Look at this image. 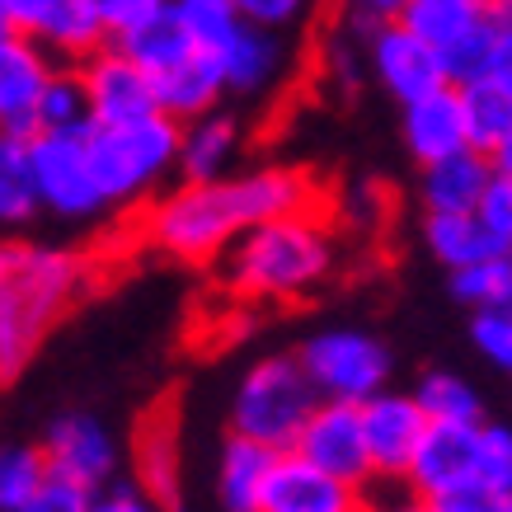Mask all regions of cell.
Instances as JSON below:
<instances>
[{"label":"cell","mask_w":512,"mask_h":512,"mask_svg":"<svg viewBox=\"0 0 512 512\" xmlns=\"http://www.w3.org/2000/svg\"><path fill=\"white\" fill-rule=\"evenodd\" d=\"M315 184L292 165H249L212 184L165 188L141 212V240L174 264H217L245 231L311 207Z\"/></svg>","instance_id":"1"},{"label":"cell","mask_w":512,"mask_h":512,"mask_svg":"<svg viewBox=\"0 0 512 512\" xmlns=\"http://www.w3.org/2000/svg\"><path fill=\"white\" fill-rule=\"evenodd\" d=\"M90 287V264L57 245L10 240L0 249V376L15 381L52 325Z\"/></svg>","instance_id":"2"},{"label":"cell","mask_w":512,"mask_h":512,"mask_svg":"<svg viewBox=\"0 0 512 512\" xmlns=\"http://www.w3.org/2000/svg\"><path fill=\"white\" fill-rule=\"evenodd\" d=\"M221 287L240 301H306L339 268V240L325 221L306 212L264 221L235 240L217 264Z\"/></svg>","instance_id":"3"},{"label":"cell","mask_w":512,"mask_h":512,"mask_svg":"<svg viewBox=\"0 0 512 512\" xmlns=\"http://www.w3.org/2000/svg\"><path fill=\"white\" fill-rule=\"evenodd\" d=\"M179 146H184V123H174L170 113H151V118L113 127L94 123L90 165L109 212L151 207L165 193V184L179 179Z\"/></svg>","instance_id":"4"},{"label":"cell","mask_w":512,"mask_h":512,"mask_svg":"<svg viewBox=\"0 0 512 512\" xmlns=\"http://www.w3.org/2000/svg\"><path fill=\"white\" fill-rule=\"evenodd\" d=\"M325 404V395L315 390L311 372L301 367L296 353H264L254 357L240 381L231 390V409L226 423L231 433L264 442L273 451H292L301 428L311 423V414Z\"/></svg>","instance_id":"5"},{"label":"cell","mask_w":512,"mask_h":512,"mask_svg":"<svg viewBox=\"0 0 512 512\" xmlns=\"http://www.w3.org/2000/svg\"><path fill=\"white\" fill-rule=\"evenodd\" d=\"M301 367L311 372L315 390L325 400H348V404H367L372 395L390 390V367L395 357L372 329L357 325H329L320 334H306L301 348Z\"/></svg>","instance_id":"6"},{"label":"cell","mask_w":512,"mask_h":512,"mask_svg":"<svg viewBox=\"0 0 512 512\" xmlns=\"http://www.w3.org/2000/svg\"><path fill=\"white\" fill-rule=\"evenodd\" d=\"M29 146L47 217L66 221V226L109 217V202L99 193V179L90 165V132H38V137H29Z\"/></svg>","instance_id":"7"},{"label":"cell","mask_w":512,"mask_h":512,"mask_svg":"<svg viewBox=\"0 0 512 512\" xmlns=\"http://www.w3.org/2000/svg\"><path fill=\"white\" fill-rule=\"evenodd\" d=\"M43 451L52 475L76 484L85 494L109 489L123 475V442L109 423L90 409H66L43 428Z\"/></svg>","instance_id":"8"},{"label":"cell","mask_w":512,"mask_h":512,"mask_svg":"<svg viewBox=\"0 0 512 512\" xmlns=\"http://www.w3.org/2000/svg\"><path fill=\"white\" fill-rule=\"evenodd\" d=\"M5 33L33 38L57 62H90L99 47H109V29L99 15V0H0Z\"/></svg>","instance_id":"9"},{"label":"cell","mask_w":512,"mask_h":512,"mask_svg":"<svg viewBox=\"0 0 512 512\" xmlns=\"http://www.w3.org/2000/svg\"><path fill=\"white\" fill-rule=\"evenodd\" d=\"M362 43H367V76H372L376 90L390 94L400 109L447 85L442 52H437L423 33L409 29L404 19L381 24V29H367L362 33Z\"/></svg>","instance_id":"10"},{"label":"cell","mask_w":512,"mask_h":512,"mask_svg":"<svg viewBox=\"0 0 512 512\" xmlns=\"http://www.w3.org/2000/svg\"><path fill=\"white\" fill-rule=\"evenodd\" d=\"M292 451H301L306 461H315V466L329 470L343 484H357V489H372L376 484L372 451H367V428H362V404L325 400L311 414V423L301 428Z\"/></svg>","instance_id":"11"},{"label":"cell","mask_w":512,"mask_h":512,"mask_svg":"<svg viewBox=\"0 0 512 512\" xmlns=\"http://www.w3.org/2000/svg\"><path fill=\"white\" fill-rule=\"evenodd\" d=\"M428 409L414 390H381L362 404V428H367V451H372L376 480L400 484L414 466L423 433H428Z\"/></svg>","instance_id":"12"},{"label":"cell","mask_w":512,"mask_h":512,"mask_svg":"<svg viewBox=\"0 0 512 512\" xmlns=\"http://www.w3.org/2000/svg\"><path fill=\"white\" fill-rule=\"evenodd\" d=\"M292 43L296 38H287V33L259 29V24H240V33L217 52L231 99H240V104H264L268 94H278L296 66Z\"/></svg>","instance_id":"13"},{"label":"cell","mask_w":512,"mask_h":512,"mask_svg":"<svg viewBox=\"0 0 512 512\" xmlns=\"http://www.w3.org/2000/svg\"><path fill=\"white\" fill-rule=\"evenodd\" d=\"M57 66L62 62L33 38H19V33L0 38V127H5V137L38 132V109H43V94L57 76Z\"/></svg>","instance_id":"14"},{"label":"cell","mask_w":512,"mask_h":512,"mask_svg":"<svg viewBox=\"0 0 512 512\" xmlns=\"http://www.w3.org/2000/svg\"><path fill=\"white\" fill-rule=\"evenodd\" d=\"M85 71V85H90V104H94V123H137V118H151L160 113L156 85L141 71V62L127 52V47L109 43L99 47L90 62H80Z\"/></svg>","instance_id":"15"},{"label":"cell","mask_w":512,"mask_h":512,"mask_svg":"<svg viewBox=\"0 0 512 512\" xmlns=\"http://www.w3.org/2000/svg\"><path fill=\"white\" fill-rule=\"evenodd\" d=\"M400 141L414 165H437L447 156H461V151H475L470 146V123H466V99L456 85H442V90L423 94L414 104L400 109Z\"/></svg>","instance_id":"16"},{"label":"cell","mask_w":512,"mask_h":512,"mask_svg":"<svg viewBox=\"0 0 512 512\" xmlns=\"http://www.w3.org/2000/svg\"><path fill=\"white\" fill-rule=\"evenodd\" d=\"M259 512H367V489L334 480L301 451H282Z\"/></svg>","instance_id":"17"},{"label":"cell","mask_w":512,"mask_h":512,"mask_svg":"<svg viewBox=\"0 0 512 512\" xmlns=\"http://www.w3.org/2000/svg\"><path fill=\"white\" fill-rule=\"evenodd\" d=\"M470 480H480V428L475 423H428L404 484L419 498H437Z\"/></svg>","instance_id":"18"},{"label":"cell","mask_w":512,"mask_h":512,"mask_svg":"<svg viewBox=\"0 0 512 512\" xmlns=\"http://www.w3.org/2000/svg\"><path fill=\"white\" fill-rule=\"evenodd\" d=\"M498 179L494 156L484 151H461V156H447L437 165H423L419 170V207L423 212H442V217H470L480 212L484 193Z\"/></svg>","instance_id":"19"},{"label":"cell","mask_w":512,"mask_h":512,"mask_svg":"<svg viewBox=\"0 0 512 512\" xmlns=\"http://www.w3.org/2000/svg\"><path fill=\"white\" fill-rule=\"evenodd\" d=\"M151 85H156L160 113H170L174 123H193L202 113H217L231 99L221 57L217 52H202V47H193L184 62H174L170 71L151 76Z\"/></svg>","instance_id":"20"},{"label":"cell","mask_w":512,"mask_h":512,"mask_svg":"<svg viewBox=\"0 0 512 512\" xmlns=\"http://www.w3.org/2000/svg\"><path fill=\"white\" fill-rule=\"evenodd\" d=\"M282 451L264 447V442H249L240 433H226L217 451V466H212V498L221 512H259L264 508V489L268 475L278 466Z\"/></svg>","instance_id":"21"},{"label":"cell","mask_w":512,"mask_h":512,"mask_svg":"<svg viewBox=\"0 0 512 512\" xmlns=\"http://www.w3.org/2000/svg\"><path fill=\"white\" fill-rule=\"evenodd\" d=\"M245 151V123L231 109L202 113L184 123V146H179V184H212L226 179L240 165Z\"/></svg>","instance_id":"22"},{"label":"cell","mask_w":512,"mask_h":512,"mask_svg":"<svg viewBox=\"0 0 512 512\" xmlns=\"http://www.w3.org/2000/svg\"><path fill=\"white\" fill-rule=\"evenodd\" d=\"M132 475H137L165 508L179 512V428H174V409L156 404L137 428V447H132Z\"/></svg>","instance_id":"23"},{"label":"cell","mask_w":512,"mask_h":512,"mask_svg":"<svg viewBox=\"0 0 512 512\" xmlns=\"http://www.w3.org/2000/svg\"><path fill=\"white\" fill-rule=\"evenodd\" d=\"M423 249L433 254L447 273H461V268L480 264V259H494V254H512L489 235L475 212L470 217H442V212H423Z\"/></svg>","instance_id":"24"},{"label":"cell","mask_w":512,"mask_h":512,"mask_svg":"<svg viewBox=\"0 0 512 512\" xmlns=\"http://www.w3.org/2000/svg\"><path fill=\"white\" fill-rule=\"evenodd\" d=\"M43 217V193H38V170H33L29 137L0 141V221L15 231Z\"/></svg>","instance_id":"25"},{"label":"cell","mask_w":512,"mask_h":512,"mask_svg":"<svg viewBox=\"0 0 512 512\" xmlns=\"http://www.w3.org/2000/svg\"><path fill=\"white\" fill-rule=\"evenodd\" d=\"M414 395H419V404L428 409V419L433 423H475L480 428L489 414V404H484L480 386L470 381V376L451 372V367H433V372H423L419 381H414Z\"/></svg>","instance_id":"26"},{"label":"cell","mask_w":512,"mask_h":512,"mask_svg":"<svg viewBox=\"0 0 512 512\" xmlns=\"http://www.w3.org/2000/svg\"><path fill=\"white\" fill-rule=\"evenodd\" d=\"M466 99V123H470V146L484 156H498L512 137V90H503L498 80H475L461 90Z\"/></svg>","instance_id":"27"},{"label":"cell","mask_w":512,"mask_h":512,"mask_svg":"<svg viewBox=\"0 0 512 512\" xmlns=\"http://www.w3.org/2000/svg\"><path fill=\"white\" fill-rule=\"evenodd\" d=\"M90 127H94V104H90L85 71H80L76 62H62L43 94L38 132H90ZM38 132H33V137H38Z\"/></svg>","instance_id":"28"},{"label":"cell","mask_w":512,"mask_h":512,"mask_svg":"<svg viewBox=\"0 0 512 512\" xmlns=\"http://www.w3.org/2000/svg\"><path fill=\"white\" fill-rule=\"evenodd\" d=\"M494 10H498L494 0H409L404 24L414 33H423L433 47H447L451 38H461L475 24H484Z\"/></svg>","instance_id":"29"},{"label":"cell","mask_w":512,"mask_h":512,"mask_svg":"<svg viewBox=\"0 0 512 512\" xmlns=\"http://www.w3.org/2000/svg\"><path fill=\"white\" fill-rule=\"evenodd\" d=\"M47 484H52V466H47L43 442H10L0 451V512L24 508Z\"/></svg>","instance_id":"30"},{"label":"cell","mask_w":512,"mask_h":512,"mask_svg":"<svg viewBox=\"0 0 512 512\" xmlns=\"http://www.w3.org/2000/svg\"><path fill=\"white\" fill-rule=\"evenodd\" d=\"M442 52V71H447V85L456 90H466L475 80H484L494 71V52H498V10L484 24H475L470 33L461 38H451L447 47H437Z\"/></svg>","instance_id":"31"},{"label":"cell","mask_w":512,"mask_h":512,"mask_svg":"<svg viewBox=\"0 0 512 512\" xmlns=\"http://www.w3.org/2000/svg\"><path fill=\"white\" fill-rule=\"evenodd\" d=\"M170 15L202 52H221L240 33V24H245L235 0H174Z\"/></svg>","instance_id":"32"},{"label":"cell","mask_w":512,"mask_h":512,"mask_svg":"<svg viewBox=\"0 0 512 512\" xmlns=\"http://www.w3.org/2000/svg\"><path fill=\"white\" fill-rule=\"evenodd\" d=\"M447 287L466 311L503 306L512 296V254H494V259H480V264L461 268V273H447Z\"/></svg>","instance_id":"33"},{"label":"cell","mask_w":512,"mask_h":512,"mask_svg":"<svg viewBox=\"0 0 512 512\" xmlns=\"http://www.w3.org/2000/svg\"><path fill=\"white\" fill-rule=\"evenodd\" d=\"M470 348H475L498 376L512 381V296L503 306L470 311Z\"/></svg>","instance_id":"34"},{"label":"cell","mask_w":512,"mask_h":512,"mask_svg":"<svg viewBox=\"0 0 512 512\" xmlns=\"http://www.w3.org/2000/svg\"><path fill=\"white\" fill-rule=\"evenodd\" d=\"M170 10H174V0H99L109 43H132L137 33L156 29L160 19H170Z\"/></svg>","instance_id":"35"},{"label":"cell","mask_w":512,"mask_h":512,"mask_svg":"<svg viewBox=\"0 0 512 512\" xmlns=\"http://www.w3.org/2000/svg\"><path fill=\"white\" fill-rule=\"evenodd\" d=\"M480 484H489L498 498L512 494V423L508 419L480 423Z\"/></svg>","instance_id":"36"},{"label":"cell","mask_w":512,"mask_h":512,"mask_svg":"<svg viewBox=\"0 0 512 512\" xmlns=\"http://www.w3.org/2000/svg\"><path fill=\"white\" fill-rule=\"evenodd\" d=\"M235 5H240L245 24H259V29L296 38V33H306V24L315 19V10L325 0H235Z\"/></svg>","instance_id":"37"},{"label":"cell","mask_w":512,"mask_h":512,"mask_svg":"<svg viewBox=\"0 0 512 512\" xmlns=\"http://www.w3.org/2000/svg\"><path fill=\"white\" fill-rule=\"evenodd\" d=\"M90 512H174V508H165L137 475H118L109 489H99L90 498Z\"/></svg>","instance_id":"38"},{"label":"cell","mask_w":512,"mask_h":512,"mask_svg":"<svg viewBox=\"0 0 512 512\" xmlns=\"http://www.w3.org/2000/svg\"><path fill=\"white\" fill-rule=\"evenodd\" d=\"M475 217L489 226V235H494L503 249H512V179L508 174H498L494 184H489V193H484L480 212Z\"/></svg>","instance_id":"39"},{"label":"cell","mask_w":512,"mask_h":512,"mask_svg":"<svg viewBox=\"0 0 512 512\" xmlns=\"http://www.w3.org/2000/svg\"><path fill=\"white\" fill-rule=\"evenodd\" d=\"M339 5V19L348 24V29H381V24H395V19H404V10H409V0H334Z\"/></svg>","instance_id":"40"},{"label":"cell","mask_w":512,"mask_h":512,"mask_svg":"<svg viewBox=\"0 0 512 512\" xmlns=\"http://www.w3.org/2000/svg\"><path fill=\"white\" fill-rule=\"evenodd\" d=\"M90 498L85 489H76V484H66L52 475V484H47L38 498H29L24 508H10V512H90Z\"/></svg>","instance_id":"41"},{"label":"cell","mask_w":512,"mask_h":512,"mask_svg":"<svg viewBox=\"0 0 512 512\" xmlns=\"http://www.w3.org/2000/svg\"><path fill=\"white\" fill-rule=\"evenodd\" d=\"M428 503H433V512H498V494L480 480L461 484V489H447V494L428 498Z\"/></svg>","instance_id":"42"},{"label":"cell","mask_w":512,"mask_h":512,"mask_svg":"<svg viewBox=\"0 0 512 512\" xmlns=\"http://www.w3.org/2000/svg\"><path fill=\"white\" fill-rule=\"evenodd\" d=\"M367 512H433V503L419 498L404 480L400 484L376 480L372 489H367Z\"/></svg>","instance_id":"43"},{"label":"cell","mask_w":512,"mask_h":512,"mask_svg":"<svg viewBox=\"0 0 512 512\" xmlns=\"http://www.w3.org/2000/svg\"><path fill=\"white\" fill-rule=\"evenodd\" d=\"M489 80H498L503 90H512V10H498V52Z\"/></svg>","instance_id":"44"},{"label":"cell","mask_w":512,"mask_h":512,"mask_svg":"<svg viewBox=\"0 0 512 512\" xmlns=\"http://www.w3.org/2000/svg\"><path fill=\"white\" fill-rule=\"evenodd\" d=\"M494 165H498V174H508V179H512V137H508V146L494 156Z\"/></svg>","instance_id":"45"},{"label":"cell","mask_w":512,"mask_h":512,"mask_svg":"<svg viewBox=\"0 0 512 512\" xmlns=\"http://www.w3.org/2000/svg\"><path fill=\"white\" fill-rule=\"evenodd\" d=\"M498 512H512V494H503V498H498Z\"/></svg>","instance_id":"46"},{"label":"cell","mask_w":512,"mask_h":512,"mask_svg":"<svg viewBox=\"0 0 512 512\" xmlns=\"http://www.w3.org/2000/svg\"><path fill=\"white\" fill-rule=\"evenodd\" d=\"M494 5H498V10H512V0H494Z\"/></svg>","instance_id":"47"}]
</instances>
